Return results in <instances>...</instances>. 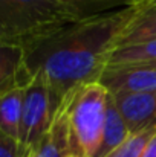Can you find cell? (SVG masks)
I'll return each instance as SVG.
<instances>
[{
    "mask_svg": "<svg viewBox=\"0 0 156 157\" xmlns=\"http://www.w3.org/2000/svg\"><path fill=\"white\" fill-rule=\"evenodd\" d=\"M156 134V128H147L138 133H132L115 151L107 157H141L150 139Z\"/></svg>",
    "mask_w": 156,
    "mask_h": 157,
    "instance_id": "4fadbf2b",
    "label": "cell"
},
{
    "mask_svg": "<svg viewBox=\"0 0 156 157\" xmlns=\"http://www.w3.org/2000/svg\"><path fill=\"white\" fill-rule=\"evenodd\" d=\"M72 154L67 107L63 104L57 111L48 133L29 150L28 157H67Z\"/></svg>",
    "mask_w": 156,
    "mask_h": 157,
    "instance_id": "52a82bcc",
    "label": "cell"
},
{
    "mask_svg": "<svg viewBox=\"0 0 156 157\" xmlns=\"http://www.w3.org/2000/svg\"><path fill=\"white\" fill-rule=\"evenodd\" d=\"M109 6L112 5H118V3H124V6H135V5H139L142 0H106Z\"/></svg>",
    "mask_w": 156,
    "mask_h": 157,
    "instance_id": "e0dca14e",
    "label": "cell"
},
{
    "mask_svg": "<svg viewBox=\"0 0 156 157\" xmlns=\"http://www.w3.org/2000/svg\"><path fill=\"white\" fill-rule=\"evenodd\" d=\"M67 157H80V156H77V154H69Z\"/></svg>",
    "mask_w": 156,
    "mask_h": 157,
    "instance_id": "ac0fdd59",
    "label": "cell"
},
{
    "mask_svg": "<svg viewBox=\"0 0 156 157\" xmlns=\"http://www.w3.org/2000/svg\"><path fill=\"white\" fill-rule=\"evenodd\" d=\"M29 148H26L18 139L11 137L0 130V157H28Z\"/></svg>",
    "mask_w": 156,
    "mask_h": 157,
    "instance_id": "5bb4252c",
    "label": "cell"
},
{
    "mask_svg": "<svg viewBox=\"0 0 156 157\" xmlns=\"http://www.w3.org/2000/svg\"><path fill=\"white\" fill-rule=\"evenodd\" d=\"M110 93L100 82L77 89L63 104L67 107L72 154L95 157L101 144Z\"/></svg>",
    "mask_w": 156,
    "mask_h": 157,
    "instance_id": "3957f363",
    "label": "cell"
},
{
    "mask_svg": "<svg viewBox=\"0 0 156 157\" xmlns=\"http://www.w3.org/2000/svg\"><path fill=\"white\" fill-rule=\"evenodd\" d=\"M129 136H130V131H129L122 116L119 114L116 105L113 102V98L110 95L109 102H107V110H106V121H104L101 144H100V148H98L95 157H107Z\"/></svg>",
    "mask_w": 156,
    "mask_h": 157,
    "instance_id": "30bf717a",
    "label": "cell"
},
{
    "mask_svg": "<svg viewBox=\"0 0 156 157\" xmlns=\"http://www.w3.org/2000/svg\"><path fill=\"white\" fill-rule=\"evenodd\" d=\"M29 79L25 69L23 49L0 43V96L15 87H25Z\"/></svg>",
    "mask_w": 156,
    "mask_h": 157,
    "instance_id": "9c48e42d",
    "label": "cell"
},
{
    "mask_svg": "<svg viewBox=\"0 0 156 157\" xmlns=\"http://www.w3.org/2000/svg\"><path fill=\"white\" fill-rule=\"evenodd\" d=\"M25 87H15L0 96V130L14 139H18Z\"/></svg>",
    "mask_w": 156,
    "mask_h": 157,
    "instance_id": "8fae6325",
    "label": "cell"
},
{
    "mask_svg": "<svg viewBox=\"0 0 156 157\" xmlns=\"http://www.w3.org/2000/svg\"><path fill=\"white\" fill-rule=\"evenodd\" d=\"M156 63V38L129 46H119L113 49L109 58V64H139Z\"/></svg>",
    "mask_w": 156,
    "mask_h": 157,
    "instance_id": "7c38bea8",
    "label": "cell"
},
{
    "mask_svg": "<svg viewBox=\"0 0 156 157\" xmlns=\"http://www.w3.org/2000/svg\"><path fill=\"white\" fill-rule=\"evenodd\" d=\"M141 157H156V134L150 139V142L147 144V147L142 151Z\"/></svg>",
    "mask_w": 156,
    "mask_h": 157,
    "instance_id": "2e32d148",
    "label": "cell"
},
{
    "mask_svg": "<svg viewBox=\"0 0 156 157\" xmlns=\"http://www.w3.org/2000/svg\"><path fill=\"white\" fill-rule=\"evenodd\" d=\"M98 82L112 95L156 90V63L107 64Z\"/></svg>",
    "mask_w": 156,
    "mask_h": 157,
    "instance_id": "5b68a950",
    "label": "cell"
},
{
    "mask_svg": "<svg viewBox=\"0 0 156 157\" xmlns=\"http://www.w3.org/2000/svg\"><path fill=\"white\" fill-rule=\"evenodd\" d=\"M55 114L57 108L46 81L40 75H32L25 86L18 140L31 150L48 133Z\"/></svg>",
    "mask_w": 156,
    "mask_h": 157,
    "instance_id": "277c9868",
    "label": "cell"
},
{
    "mask_svg": "<svg viewBox=\"0 0 156 157\" xmlns=\"http://www.w3.org/2000/svg\"><path fill=\"white\" fill-rule=\"evenodd\" d=\"M112 98L130 134L147 128H156V90L119 93Z\"/></svg>",
    "mask_w": 156,
    "mask_h": 157,
    "instance_id": "8992f818",
    "label": "cell"
},
{
    "mask_svg": "<svg viewBox=\"0 0 156 157\" xmlns=\"http://www.w3.org/2000/svg\"><path fill=\"white\" fill-rule=\"evenodd\" d=\"M156 38V2H144L135 5V12L122 29L116 48L142 43ZM115 48V49H116Z\"/></svg>",
    "mask_w": 156,
    "mask_h": 157,
    "instance_id": "ba28073f",
    "label": "cell"
},
{
    "mask_svg": "<svg viewBox=\"0 0 156 157\" xmlns=\"http://www.w3.org/2000/svg\"><path fill=\"white\" fill-rule=\"evenodd\" d=\"M144 2H156V0H142L141 3H144Z\"/></svg>",
    "mask_w": 156,
    "mask_h": 157,
    "instance_id": "d6986e66",
    "label": "cell"
},
{
    "mask_svg": "<svg viewBox=\"0 0 156 157\" xmlns=\"http://www.w3.org/2000/svg\"><path fill=\"white\" fill-rule=\"evenodd\" d=\"M81 17L69 0H0V43L23 49Z\"/></svg>",
    "mask_w": 156,
    "mask_h": 157,
    "instance_id": "7a4b0ae2",
    "label": "cell"
},
{
    "mask_svg": "<svg viewBox=\"0 0 156 157\" xmlns=\"http://www.w3.org/2000/svg\"><path fill=\"white\" fill-rule=\"evenodd\" d=\"M135 6L81 17L23 48L25 69L46 81L57 111L81 86L98 82Z\"/></svg>",
    "mask_w": 156,
    "mask_h": 157,
    "instance_id": "6da1fadb",
    "label": "cell"
},
{
    "mask_svg": "<svg viewBox=\"0 0 156 157\" xmlns=\"http://www.w3.org/2000/svg\"><path fill=\"white\" fill-rule=\"evenodd\" d=\"M84 17L109 11V5L106 0H69Z\"/></svg>",
    "mask_w": 156,
    "mask_h": 157,
    "instance_id": "9a60e30c",
    "label": "cell"
}]
</instances>
